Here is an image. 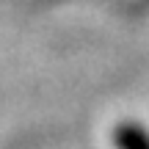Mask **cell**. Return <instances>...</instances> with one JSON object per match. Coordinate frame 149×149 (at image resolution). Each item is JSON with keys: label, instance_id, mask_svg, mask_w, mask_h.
Here are the masks:
<instances>
[{"label": "cell", "instance_id": "6da1fadb", "mask_svg": "<svg viewBox=\"0 0 149 149\" xmlns=\"http://www.w3.org/2000/svg\"><path fill=\"white\" fill-rule=\"evenodd\" d=\"M116 146L119 149H149V133L138 124H124L116 133Z\"/></svg>", "mask_w": 149, "mask_h": 149}]
</instances>
